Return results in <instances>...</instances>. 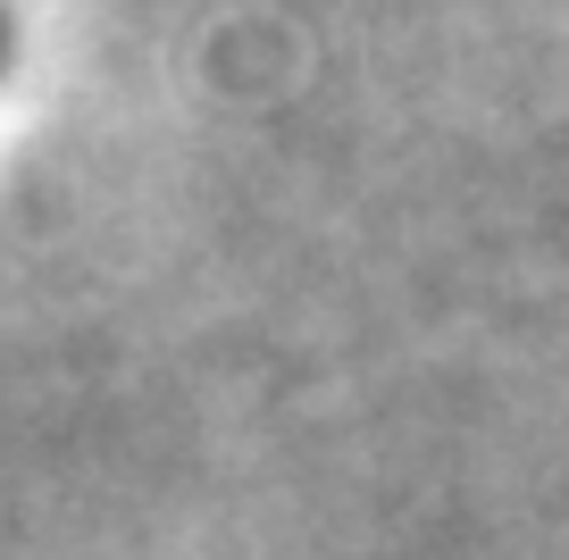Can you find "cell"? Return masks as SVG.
I'll use <instances>...</instances> for the list:
<instances>
[{"instance_id":"6da1fadb","label":"cell","mask_w":569,"mask_h":560,"mask_svg":"<svg viewBox=\"0 0 569 560\" xmlns=\"http://www.w3.org/2000/svg\"><path fill=\"white\" fill-rule=\"evenodd\" d=\"M0 51H9V34H0Z\"/></svg>"}]
</instances>
